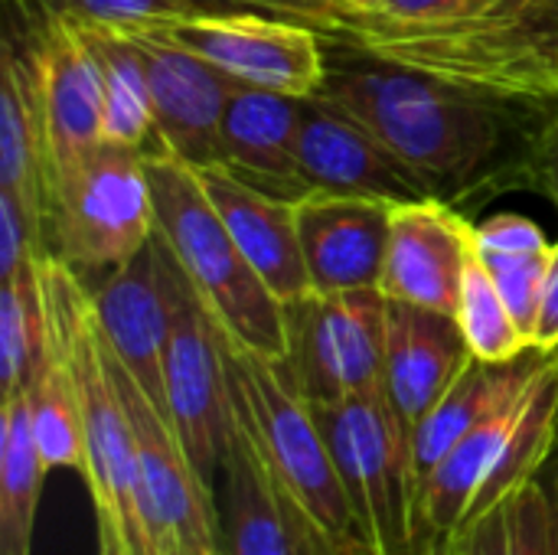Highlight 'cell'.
<instances>
[{"label":"cell","instance_id":"cell-1","mask_svg":"<svg viewBox=\"0 0 558 555\" xmlns=\"http://www.w3.org/2000/svg\"><path fill=\"white\" fill-rule=\"evenodd\" d=\"M317 95L373 131L425 180L432 196L448 203L497 183L513 160V147L526 150L536 118V111L526 118V101L445 82L353 43L327 52ZM513 164L523 170L520 160Z\"/></svg>","mask_w":558,"mask_h":555},{"label":"cell","instance_id":"cell-2","mask_svg":"<svg viewBox=\"0 0 558 555\" xmlns=\"http://www.w3.org/2000/svg\"><path fill=\"white\" fill-rule=\"evenodd\" d=\"M144 170L150 183L154 229L163 236L193 288L245 350L284 360L288 307L248 265L196 170L157 141L144 147Z\"/></svg>","mask_w":558,"mask_h":555},{"label":"cell","instance_id":"cell-3","mask_svg":"<svg viewBox=\"0 0 558 555\" xmlns=\"http://www.w3.org/2000/svg\"><path fill=\"white\" fill-rule=\"evenodd\" d=\"M46 311L52 337L69 363L75 379L82 432H85V484L95 504V514L114 520L128 536L134 555H154L144 520H141V474L134 455L131 422L114 386L101 330L92 311V291L82 278L65 268L59 258H39Z\"/></svg>","mask_w":558,"mask_h":555},{"label":"cell","instance_id":"cell-4","mask_svg":"<svg viewBox=\"0 0 558 555\" xmlns=\"http://www.w3.org/2000/svg\"><path fill=\"white\" fill-rule=\"evenodd\" d=\"M379 52L464 88L549 105L558 101V0H490L454 23L389 33Z\"/></svg>","mask_w":558,"mask_h":555},{"label":"cell","instance_id":"cell-5","mask_svg":"<svg viewBox=\"0 0 558 555\" xmlns=\"http://www.w3.org/2000/svg\"><path fill=\"white\" fill-rule=\"evenodd\" d=\"M226 363L235 415L255 438L265 464L271 468L284 494L304 510V517L333 546V553L363 546L327 438L288 363L245 350L229 330Z\"/></svg>","mask_w":558,"mask_h":555},{"label":"cell","instance_id":"cell-6","mask_svg":"<svg viewBox=\"0 0 558 555\" xmlns=\"http://www.w3.org/2000/svg\"><path fill=\"white\" fill-rule=\"evenodd\" d=\"M347 487L360 555H412L422 543L418 481L412 471V435L396 415L386 389L311 402Z\"/></svg>","mask_w":558,"mask_h":555},{"label":"cell","instance_id":"cell-7","mask_svg":"<svg viewBox=\"0 0 558 555\" xmlns=\"http://www.w3.org/2000/svg\"><path fill=\"white\" fill-rule=\"evenodd\" d=\"M154 236L144 147L105 141L75 167L49 177V255L82 275H108Z\"/></svg>","mask_w":558,"mask_h":555},{"label":"cell","instance_id":"cell-8","mask_svg":"<svg viewBox=\"0 0 558 555\" xmlns=\"http://www.w3.org/2000/svg\"><path fill=\"white\" fill-rule=\"evenodd\" d=\"M154 236L160 245L170 298V330L163 350L167 409L196 471L216 491L235 438V399L226 363V330L173 258L163 236L157 229Z\"/></svg>","mask_w":558,"mask_h":555},{"label":"cell","instance_id":"cell-9","mask_svg":"<svg viewBox=\"0 0 558 555\" xmlns=\"http://www.w3.org/2000/svg\"><path fill=\"white\" fill-rule=\"evenodd\" d=\"M105 353L134 435V455L141 474V520L150 550L154 555H170L180 550H216L219 546L216 491L196 471L170 415L141 389V383L121 366V360L108 350V343Z\"/></svg>","mask_w":558,"mask_h":555},{"label":"cell","instance_id":"cell-10","mask_svg":"<svg viewBox=\"0 0 558 555\" xmlns=\"http://www.w3.org/2000/svg\"><path fill=\"white\" fill-rule=\"evenodd\" d=\"M147 33L190 49L235 85L311 98L327 75V49L317 26L262 10L183 16Z\"/></svg>","mask_w":558,"mask_h":555},{"label":"cell","instance_id":"cell-11","mask_svg":"<svg viewBox=\"0 0 558 555\" xmlns=\"http://www.w3.org/2000/svg\"><path fill=\"white\" fill-rule=\"evenodd\" d=\"M307 402L373 393L386 379V294L356 288L288 304V357Z\"/></svg>","mask_w":558,"mask_h":555},{"label":"cell","instance_id":"cell-12","mask_svg":"<svg viewBox=\"0 0 558 555\" xmlns=\"http://www.w3.org/2000/svg\"><path fill=\"white\" fill-rule=\"evenodd\" d=\"M23 10L29 33L23 36L33 72L36 92L46 124V186L49 177L75 167L88 157L98 144H105V101L95 59L65 13L36 10L23 0H13Z\"/></svg>","mask_w":558,"mask_h":555},{"label":"cell","instance_id":"cell-13","mask_svg":"<svg viewBox=\"0 0 558 555\" xmlns=\"http://www.w3.org/2000/svg\"><path fill=\"white\" fill-rule=\"evenodd\" d=\"M298 164L311 193L369 196L386 203L432 196L425 180L405 167L373 131L320 95L301 98Z\"/></svg>","mask_w":558,"mask_h":555},{"label":"cell","instance_id":"cell-14","mask_svg":"<svg viewBox=\"0 0 558 555\" xmlns=\"http://www.w3.org/2000/svg\"><path fill=\"white\" fill-rule=\"evenodd\" d=\"M150 88L154 141L193 170L219 164V128L235 82L147 29H128Z\"/></svg>","mask_w":558,"mask_h":555},{"label":"cell","instance_id":"cell-15","mask_svg":"<svg viewBox=\"0 0 558 555\" xmlns=\"http://www.w3.org/2000/svg\"><path fill=\"white\" fill-rule=\"evenodd\" d=\"M474 249L477 226L468 222L454 203L441 196L396 203L379 288L392 301L454 314Z\"/></svg>","mask_w":558,"mask_h":555},{"label":"cell","instance_id":"cell-16","mask_svg":"<svg viewBox=\"0 0 558 555\" xmlns=\"http://www.w3.org/2000/svg\"><path fill=\"white\" fill-rule=\"evenodd\" d=\"M219 481L222 555H337L304 510L284 494L239 415Z\"/></svg>","mask_w":558,"mask_h":555},{"label":"cell","instance_id":"cell-17","mask_svg":"<svg viewBox=\"0 0 558 555\" xmlns=\"http://www.w3.org/2000/svg\"><path fill=\"white\" fill-rule=\"evenodd\" d=\"M92 311L108 350L141 383V389L170 415L163 386L170 298L157 236H150V242L137 255H131L124 265L108 272L92 288Z\"/></svg>","mask_w":558,"mask_h":555},{"label":"cell","instance_id":"cell-18","mask_svg":"<svg viewBox=\"0 0 558 555\" xmlns=\"http://www.w3.org/2000/svg\"><path fill=\"white\" fill-rule=\"evenodd\" d=\"M392 206L386 200L340 193H307L294 203L314 294L379 288Z\"/></svg>","mask_w":558,"mask_h":555},{"label":"cell","instance_id":"cell-19","mask_svg":"<svg viewBox=\"0 0 558 555\" xmlns=\"http://www.w3.org/2000/svg\"><path fill=\"white\" fill-rule=\"evenodd\" d=\"M474 353L454 314L386 298V379L383 389L412 429L471 366Z\"/></svg>","mask_w":558,"mask_h":555},{"label":"cell","instance_id":"cell-20","mask_svg":"<svg viewBox=\"0 0 558 555\" xmlns=\"http://www.w3.org/2000/svg\"><path fill=\"white\" fill-rule=\"evenodd\" d=\"M301 98L235 85L219 128V167L248 186L301 203L311 186L298 164Z\"/></svg>","mask_w":558,"mask_h":555},{"label":"cell","instance_id":"cell-21","mask_svg":"<svg viewBox=\"0 0 558 555\" xmlns=\"http://www.w3.org/2000/svg\"><path fill=\"white\" fill-rule=\"evenodd\" d=\"M206 196L219 209L226 229L245 252L248 265L262 275L271 294L288 307L314 294L301 236H298V209L288 200L268 196L226 167H199L196 170Z\"/></svg>","mask_w":558,"mask_h":555},{"label":"cell","instance_id":"cell-22","mask_svg":"<svg viewBox=\"0 0 558 555\" xmlns=\"http://www.w3.org/2000/svg\"><path fill=\"white\" fill-rule=\"evenodd\" d=\"M546 350H526L510 363H484L471 360V366L454 379V386L428 409V415L412 429V471L415 481L422 478L497 406L520 396L539 366L546 363Z\"/></svg>","mask_w":558,"mask_h":555},{"label":"cell","instance_id":"cell-23","mask_svg":"<svg viewBox=\"0 0 558 555\" xmlns=\"http://www.w3.org/2000/svg\"><path fill=\"white\" fill-rule=\"evenodd\" d=\"M46 124L26 43L3 39L0 56V190L13 193L46 229Z\"/></svg>","mask_w":558,"mask_h":555},{"label":"cell","instance_id":"cell-24","mask_svg":"<svg viewBox=\"0 0 558 555\" xmlns=\"http://www.w3.org/2000/svg\"><path fill=\"white\" fill-rule=\"evenodd\" d=\"M46 461L39 455L26 389L0 402V555H33Z\"/></svg>","mask_w":558,"mask_h":555},{"label":"cell","instance_id":"cell-25","mask_svg":"<svg viewBox=\"0 0 558 555\" xmlns=\"http://www.w3.org/2000/svg\"><path fill=\"white\" fill-rule=\"evenodd\" d=\"M101 82L105 101V137L131 147H147L154 141V111H150V88L141 52L128 29L92 23L72 16Z\"/></svg>","mask_w":558,"mask_h":555},{"label":"cell","instance_id":"cell-26","mask_svg":"<svg viewBox=\"0 0 558 555\" xmlns=\"http://www.w3.org/2000/svg\"><path fill=\"white\" fill-rule=\"evenodd\" d=\"M458 536L468 555H558L556 487L539 474L474 517Z\"/></svg>","mask_w":558,"mask_h":555},{"label":"cell","instance_id":"cell-27","mask_svg":"<svg viewBox=\"0 0 558 555\" xmlns=\"http://www.w3.org/2000/svg\"><path fill=\"white\" fill-rule=\"evenodd\" d=\"M43 258V255H39ZM39 258H26L0 278V383L3 396L23 393L43 363L49 337V311Z\"/></svg>","mask_w":558,"mask_h":555},{"label":"cell","instance_id":"cell-28","mask_svg":"<svg viewBox=\"0 0 558 555\" xmlns=\"http://www.w3.org/2000/svg\"><path fill=\"white\" fill-rule=\"evenodd\" d=\"M49 337H52V327H49ZM26 399H29L33 435H36L46 468L85 474V432H82L75 379L69 373V363L56 337L26 386Z\"/></svg>","mask_w":558,"mask_h":555},{"label":"cell","instance_id":"cell-29","mask_svg":"<svg viewBox=\"0 0 558 555\" xmlns=\"http://www.w3.org/2000/svg\"><path fill=\"white\" fill-rule=\"evenodd\" d=\"M454 317L464 330L471 353L484 363H510V360L523 357L526 350H533L530 337L520 330L517 317L510 314V307L477 249L468 258Z\"/></svg>","mask_w":558,"mask_h":555},{"label":"cell","instance_id":"cell-30","mask_svg":"<svg viewBox=\"0 0 558 555\" xmlns=\"http://www.w3.org/2000/svg\"><path fill=\"white\" fill-rule=\"evenodd\" d=\"M23 3L36 10H49V13L121 26V29H150L170 20H183V16L248 10L239 0H23Z\"/></svg>","mask_w":558,"mask_h":555},{"label":"cell","instance_id":"cell-31","mask_svg":"<svg viewBox=\"0 0 558 555\" xmlns=\"http://www.w3.org/2000/svg\"><path fill=\"white\" fill-rule=\"evenodd\" d=\"M549 252L553 249H546V252H481L510 314L517 317V324L530 337V343H533V330H536V317H539V298H543L546 268H549Z\"/></svg>","mask_w":558,"mask_h":555},{"label":"cell","instance_id":"cell-32","mask_svg":"<svg viewBox=\"0 0 558 555\" xmlns=\"http://www.w3.org/2000/svg\"><path fill=\"white\" fill-rule=\"evenodd\" d=\"M490 0H389L379 13L340 23V26H363V29H422V26H438V23H454ZM333 26V29H340Z\"/></svg>","mask_w":558,"mask_h":555},{"label":"cell","instance_id":"cell-33","mask_svg":"<svg viewBox=\"0 0 558 555\" xmlns=\"http://www.w3.org/2000/svg\"><path fill=\"white\" fill-rule=\"evenodd\" d=\"M523 173L530 183H536L558 209V101L539 105L526 144Z\"/></svg>","mask_w":558,"mask_h":555},{"label":"cell","instance_id":"cell-34","mask_svg":"<svg viewBox=\"0 0 558 555\" xmlns=\"http://www.w3.org/2000/svg\"><path fill=\"white\" fill-rule=\"evenodd\" d=\"M481 252H546L553 249L543 226L523 213H497L477 226Z\"/></svg>","mask_w":558,"mask_h":555},{"label":"cell","instance_id":"cell-35","mask_svg":"<svg viewBox=\"0 0 558 555\" xmlns=\"http://www.w3.org/2000/svg\"><path fill=\"white\" fill-rule=\"evenodd\" d=\"M533 347L546 350V353L558 350V242H553V252H549V268H546V281H543Z\"/></svg>","mask_w":558,"mask_h":555},{"label":"cell","instance_id":"cell-36","mask_svg":"<svg viewBox=\"0 0 558 555\" xmlns=\"http://www.w3.org/2000/svg\"><path fill=\"white\" fill-rule=\"evenodd\" d=\"M389 0H311V20L317 29H333L340 23H353L363 16H373Z\"/></svg>","mask_w":558,"mask_h":555},{"label":"cell","instance_id":"cell-37","mask_svg":"<svg viewBox=\"0 0 558 555\" xmlns=\"http://www.w3.org/2000/svg\"><path fill=\"white\" fill-rule=\"evenodd\" d=\"M245 3L248 10H262V13H275V16H291V20H301V23H311V3L307 0H239Z\"/></svg>","mask_w":558,"mask_h":555},{"label":"cell","instance_id":"cell-38","mask_svg":"<svg viewBox=\"0 0 558 555\" xmlns=\"http://www.w3.org/2000/svg\"><path fill=\"white\" fill-rule=\"evenodd\" d=\"M95 523H98V555H134L128 536L121 533V527L101 514H95Z\"/></svg>","mask_w":558,"mask_h":555},{"label":"cell","instance_id":"cell-39","mask_svg":"<svg viewBox=\"0 0 558 555\" xmlns=\"http://www.w3.org/2000/svg\"><path fill=\"white\" fill-rule=\"evenodd\" d=\"M337 555H360L356 550H347V553H337ZM412 555H468L464 553V543H461V536H428L418 550Z\"/></svg>","mask_w":558,"mask_h":555},{"label":"cell","instance_id":"cell-40","mask_svg":"<svg viewBox=\"0 0 558 555\" xmlns=\"http://www.w3.org/2000/svg\"><path fill=\"white\" fill-rule=\"evenodd\" d=\"M170 555H222V550H219V546H216V550H180V553Z\"/></svg>","mask_w":558,"mask_h":555},{"label":"cell","instance_id":"cell-41","mask_svg":"<svg viewBox=\"0 0 558 555\" xmlns=\"http://www.w3.org/2000/svg\"><path fill=\"white\" fill-rule=\"evenodd\" d=\"M553 487H556V497H558V471H556V481H553Z\"/></svg>","mask_w":558,"mask_h":555},{"label":"cell","instance_id":"cell-42","mask_svg":"<svg viewBox=\"0 0 558 555\" xmlns=\"http://www.w3.org/2000/svg\"><path fill=\"white\" fill-rule=\"evenodd\" d=\"M307 3H311V0H307Z\"/></svg>","mask_w":558,"mask_h":555},{"label":"cell","instance_id":"cell-43","mask_svg":"<svg viewBox=\"0 0 558 555\" xmlns=\"http://www.w3.org/2000/svg\"><path fill=\"white\" fill-rule=\"evenodd\" d=\"M556 353H558V350H556Z\"/></svg>","mask_w":558,"mask_h":555}]
</instances>
